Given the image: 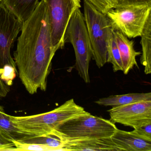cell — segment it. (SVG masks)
<instances>
[{
    "label": "cell",
    "instance_id": "obj_1",
    "mask_svg": "<svg viewBox=\"0 0 151 151\" xmlns=\"http://www.w3.org/2000/svg\"><path fill=\"white\" fill-rule=\"evenodd\" d=\"M14 60L21 82L31 94L45 91L52 60L56 51L52 44L46 6L44 0L23 23Z\"/></svg>",
    "mask_w": 151,
    "mask_h": 151
},
{
    "label": "cell",
    "instance_id": "obj_2",
    "mask_svg": "<svg viewBox=\"0 0 151 151\" xmlns=\"http://www.w3.org/2000/svg\"><path fill=\"white\" fill-rule=\"evenodd\" d=\"M87 112L71 99L52 111L33 115L11 116V119L24 133L39 136L51 134L65 122Z\"/></svg>",
    "mask_w": 151,
    "mask_h": 151
},
{
    "label": "cell",
    "instance_id": "obj_3",
    "mask_svg": "<svg viewBox=\"0 0 151 151\" xmlns=\"http://www.w3.org/2000/svg\"><path fill=\"white\" fill-rule=\"evenodd\" d=\"M84 17L92 51V58L98 68L107 63L114 29L106 14L84 0Z\"/></svg>",
    "mask_w": 151,
    "mask_h": 151
},
{
    "label": "cell",
    "instance_id": "obj_4",
    "mask_svg": "<svg viewBox=\"0 0 151 151\" xmlns=\"http://www.w3.org/2000/svg\"><path fill=\"white\" fill-rule=\"evenodd\" d=\"M64 43L73 46L76 55V66L78 75L86 83H90L89 66L92 51L83 14L78 9L70 20L64 36Z\"/></svg>",
    "mask_w": 151,
    "mask_h": 151
},
{
    "label": "cell",
    "instance_id": "obj_5",
    "mask_svg": "<svg viewBox=\"0 0 151 151\" xmlns=\"http://www.w3.org/2000/svg\"><path fill=\"white\" fill-rule=\"evenodd\" d=\"M117 129L112 121L87 112L69 120L54 131L65 138L77 139L109 138Z\"/></svg>",
    "mask_w": 151,
    "mask_h": 151
},
{
    "label": "cell",
    "instance_id": "obj_6",
    "mask_svg": "<svg viewBox=\"0 0 151 151\" xmlns=\"http://www.w3.org/2000/svg\"><path fill=\"white\" fill-rule=\"evenodd\" d=\"M151 5L112 9L106 14L114 29L129 38L140 37L148 16Z\"/></svg>",
    "mask_w": 151,
    "mask_h": 151
},
{
    "label": "cell",
    "instance_id": "obj_7",
    "mask_svg": "<svg viewBox=\"0 0 151 151\" xmlns=\"http://www.w3.org/2000/svg\"><path fill=\"white\" fill-rule=\"evenodd\" d=\"M46 6L52 44L55 51L64 47V36L75 11L81 7L80 0H44Z\"/></svg>",
    "mask_w": 151,
    "mask_h": 151
},
{
    "label": "cell",
    "instance_id": "obj_8",
    "mask_svg": "<svg viewBox=\"0 0 151 151\" xmlns=\"http://www.w3.org/2000/svg\"><path fill=\"white\" fill-rule=\"evenodd\" d=\"M22 23L0 0V70L6 66L17 69L11 54V48L19 32Z\"/></svg>",
    "mask_w": 151,
    "mask_h": 151
},
{
    "label": "cell",
    "instance_id": "obj_9",
    "mask_svg": "<svg viewBox=\"0 0 151 151\" xmlns=\"http://www.w3.org/2000/svg\"><path fill=\"white\" fill-rule=\"evenodd\" d=\"M111 121L133 128L151 119V101L113 107L108 110Z\"/></svg>",
    "mask_w": 151,
    "mask_h": 151
},
{
    "label": "cell",
    "instance_id": "obj_10",
    "mask_svg": "<svg viewBox=\"0 0 151 151\" xmlns=\"http://www.w3.org/2000/svg\"><path fill=\"white\" fill-rule=\"evenodd\" d=\"M65 141L63 151H119L110 137L70 139L63 137Z\"/></svg>",
    "mask_w": 151,
    "mask_h": 151
},
{
    "label": "cell",
    "instance_id": "obj_11",
    "mask_svg": "<svg viewBox=\"0 0 151 151\" xmlns=\"http://www.w3.org/2000/svg\"><path fill=\"white\" fill-rule=\"evenodd\" d=\"M110 138L121 151H151V140L143 138L132 132L117 129Z\"/></svg>",
    "mask_w": 151,
    "mask_h": 151
},
{
    "label": "cell",
    "instance_id": "obj_12",
    "mask_svg": "<svg viewBox=\"0 0 151 151\" xmlns=\"http://www.w3.org/2000/svg\"><path fill=\"white\" fill-rule=\"evenodd\" d=\"M113 34L121 55L122 71L124 75H127L134 66L138 67L136 57L140 55L141 52L135 51L134 41L130 40L121 32L114 29Z\"/></svg>",
    "mask_w": 151,
    "mask_h": 151
},
{
    "label": "cell",
    "instance_id": "obj_13",
    "mask_svg": "<svg viewBox=\"0 0 151 151\" xmlns=\"http://www.w3.org/2000/svg\"><path fill=\"white\" fill-rule=\"evenodd\" d=\"M149 101H151V92L111 95L109 97L100 99L94 102L100 106L115 107Z\"/></svg>",
    "mask_w": 151,
    "mask_h": 151
},
{
    "label": "cell",
    "instance_id": "obj_14",
    "mask_svg": "<svg viewBox=\"0 0 151 151\" xmlns=\"http://www.w3.org/2000/svg\"><path fill=\"white\" fill-rule=\"evenodd\" d=\"M6 6L22 23L27 21L39 4V0H3Z\"/></svg>",
    "mask_w": 151,
    "mask_h": 151
},
{
    "label": "cell",
    "instance_id": "obj_15",
    "mask_svg": "<svg viewBox=\"0 0 151 151\" xmlns=\"http://www.w3.org/2000/svg\"><path fill=\"white\" fill-rule=\"evenodd\" d=\"M0 134L13 142L22 141L32 136L26 134L18 129L11 121V115L7 114L1 106H0Z\"/></svg>",
    "mask_w": 151,
    "mask_h": 151
},
{
    "label": "cell",
    "instance_id": "obj_16",
    "mask_svg": "<svg viewBox=\"0 0 151 151\" xmlns=\"http://www.w3.org/2000/svg\"><path fill=\"white\" fill-rule=\"evenodd\" d=\"M140 37L142 51L140 63L145 68V74L149 75L151 73V14L148 16Z\"/></svg>",
    "mask_w": 151,
    "mask_h": 151
},
{
    "label": "cell",
    "instance_id": "obj_17",
    "mask_svg": "<svg viewBox=\"0 0 151 151\" xmlns=\"http://www.w3.org/2000/svg\"><path fill=\"white\" fill-rule=\"evenodd\" d=\"M20 142L45 146L48 148L49 151H63L65 145L64 139L53 132L42 136H31Z\"/></svg>",
    "mask_w": 151,
    "mask_h": 151
},
{
    "label": "cell",
    "instance_id": "obj_18",
    "mask_svg": "<svg viewBox=\"0 0 151 151\" xmlns=\"http://www.w3.org/2000/svg\"><path fill=\"white\" fill-rule=\"evenodd\" d=\"M107 63H110L113 65L114 72L122 71V63L121 55L114 36L109 49Z\"/></svg>",
    "mask_w": 151,
    "mask_h": 151
},
{
    "label": "cell",
    "instance_id": "obj_19",
    "mask_svg": "<svg viewBox=\"0 0 151 151\" xmlns=\"http://www.w3.org/2000/svg\"><path fill=\"white\" fill-rule=\"evenodd\" d=\"M133 129L134 130L131 132L134 134L151 140V119L145 121Z\"/></svg>",
    "mask_w": 151,
    "mask_h": 151
},
{
    "label": "cell",
    "instance_id": "obj_20",
    "mask_svg": "<svg viewBox=\"0 0 151 151\" xmlns=\"http://www.w3.org/2000/svg\"><path fill=\"white\" fill-rule=\"evenodd\" d=\"M114 8L151 5V0H111Z\"/></svg>",
    "mask_w": 151,
    "mask_h": 151
},
{
    "label": "cell",
    "instance_id": "obj_21",
    "mask_svg": "<svg viewBox=\"0 0 151 151\" xmlns=\"http://www.w3.org/2000/svg\"><path fill=\"white\" fill-rule=\"evenodd\" d=\"M17 69L10 66H6L0 70V76L2 80L9 86L13 83V81L17 73Z\"/></svg>",
    "mask_w": 151,
    "mask_h": 151
},
{
    "label": "cell",
    "instance_id": "obj_22",
    "mask_svg": "<svg viewBox=\"0 0 151 151\" xmlns=\"http://www.w3.org/2000/svg\"><path fill=\"white\" fill-rule=\"evenodd\" d=\"M87 1L103 14H106L108 11L114 8L111 0H87Z\"/></svg>",
    "mask_w": 151,
    "mask_h": 151
},
{
    "label": "cell",
    "instance_id": "obj_23",
    "mask_svg": "<svg viewBox=\"0 0 151 151\" xmlns=\"http://www.w3.org/2000/svg\"><path fill=\"white\" fill-rule=\"evenodd\" d=\"M0 151H15L14 142L8 140L0 134Z\"/></svg>",
    "mask_w": 151,
    "mask_h": 151
},
{
    "label": "cell",
    "instance_id": "obj_24",
    "mask_svg": "<svg viewBox=\"0 0 151 151\" xmlns=\"http://www.w3.org/2000/svg\"><path fill=\"white\" fill-rule=\"evenodd\" d=\"M10 91V87L1 79L0 76V100L6 97Z\"/></svg>",
    "mask_w": 151,
    "mask_h": 151
}]
</instances>
